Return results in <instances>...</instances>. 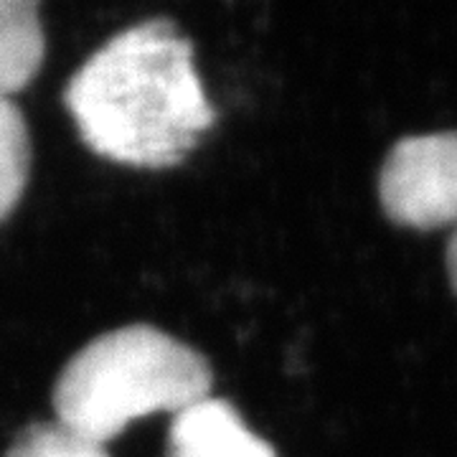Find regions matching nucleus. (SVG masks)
Instances as JSON below:
<instances>
[{"label":"nucleus","mask_w":457,"mask_h":457,"mask_svg":"<svg viewBox=\"0 0 457 457\" xmlns=\"http://www.w3.org/2000/svg\"><path fill=\"white\" fill-rule=\"evenodd\" d=\"M31 173V135L26 117L0 95V221L8 219L26 191Z\"/></svg>","instance_id":"obj_6"},{"label":"nucleus","mask_w":457,"mask_h":457,"mask_svg":"<svg viewBox=\"0 0 457 457\" xmlns=\"http://www.w3.org/2000/svg\"><path fill=\"white\" fill-rule=\"evenodd\" d=\"M165 457H278L227 399L206 396L173 417Z\"/></svg>","instance_id":"obj_4"},{"label":"nucleus","mask_w":457,"mask_h":457,"mask_svg":"<svg viewBox=\"0 0 457 457\" xmlns=\"http://www.w3.org/2000/svg\"><path fill=\"white\" fill-rule=\"evenodd\" d=\"M447 275L453 282V290L457 293V228L455 234L450 237V245H447Z\"/></svg>","instance_id":"obj_8"},{"label":"nucleus","mask_w":457,"mask_h":457,"mask_svg":"<svg viewBox=\"0 0 457 457\" xmlns=\"http://www.w3.org/2000/svg\"><path fill=\"white\" fill-rule=\"evenodd\" d=\"M44 26L33 0H0V95L26 89L44 64Z\"/></svg>","instance_id":"obj_5"},{"label":"nucleus","mask_w":457,"mask_h":457,"mask_svg":"<svg viewBox=\"0 0 457 457\" xmlns=\"http://www.w3.org/2000/svg\"><path fill=\"white\" fill-rule=\"evenodd\" d=\"M84 145L130 168L183 163L216 122L194 64V44L173 21L153 18L112 36L64 89Z\"/></svg>","instance_id":"obj_1"},{"label":"nucleus","mask_w":457,"mask_h":457,"mask_svg":"<svg viewBox=\"0 0 457 457\" xmlns=\"http://www.w3.org/2000/svg\"><path fill=\"white\" fill-rule=\"evenodd\" d=\"M5 457H110V453L62 422H33L13 440Z\"/></svg>","instance_id":"obj_7"},{"label":"nucleus","mask_w":457,"mask_h":457,"mask_svg":"<svg viewBox=\"0 0 457 457\" xmlns=\"http://www.w3.org/2000/svg\"><path fill=\"white\" fill-rule=\"evenodd\" d=\"M378 198L399 227L457 224V130L399 140L381 165Z\"/></svg>","instance_id":"obj_3"},{"label":"nucleus","mask_w":457,"mask_h":457,"mask_svg":"<svg viewBox=\"0 0 457 457\" xmlns=\"http://www.w3.org/2000/svg\"><path fill=\"white\" fill-rule=\"evenodd\" d=\"M209 361L188 343L147 323L114 328L66 361L54 386L56 422L107 445L132 420L183 409L212 396Z\"/></svg>","instance_id":"obj_2"}]
</instances>
